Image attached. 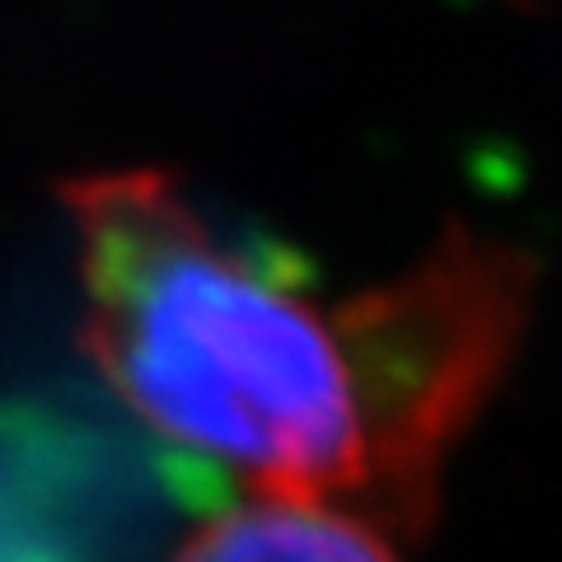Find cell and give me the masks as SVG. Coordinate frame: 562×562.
<instances>
[{
	"instance_id": "1",
	"label": "cell",
	"mask_w": 562,
	"mask_h": 562,
	"mask_svg": "<svg viewBox=\"0 0 562 562\" xmlns=\"http://www.w3.org/2000/svg\"><path fill=\"white\" fill-rule=\"evenodd\" d=\"M85 333L183 502H301L417 535L454 441L512 371L530 262L446 235L403 277L324 301L305 262L160 173L70 188Z\"/></svg>"
},
{
	"instance_id": "3",
	"label": "cell",
	"mask_w": 562,
	"mask_h": 562,
	"mask_svg": "<svg viewBox=\"0 0 562 562\" xmlns=\"http://www.w3.org/2000/svg\"><path fill=\"white\" fill-rule=\"evenodd\" d=\"M173 562H398L375 525L301 502H235Z\"/></svg>"
},
{
	"instance_id": "2",
	"label": "cell",
	"mask_w": 562,
	"mask_h": 562,
	"mask_svg": "<svg viewBox=\"0 0 562 562\" xmlns=\"http://www.w3.org/2000/svg\"><path fill=\"white\" fill-rule=\"evenodd\" d=\"M109 483L80 427L33 398H0V562H103Z\"/></svg>"
}]
</instances>
